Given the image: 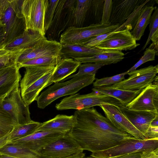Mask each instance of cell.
Wrapping results in <instances>:
<instances>
[{
  "mask_svg": "<svg viewBox=\"0 0 158 158\" xmlns=\"http://www.w3.org/2000/svg\"><path fill=\"white\" fill-rule=\"evenodd\" d=\"M158 55L157 52L154 49H151L148 48L146 49L143 56L140 60L127 71L128 73L136 70V69L143 63L155 60L156 55Z\"/></svg>",
  "mask_w": 158,
  "mask_h": 158,
  "instance_id": "obj_38",
  "label": "cell"
},
{
  "mask_svg": "<svg viewBox=\"0 0 158 158\" xmlns=\"http://www.w3.org/2000/svg\"><path fill=\"white\" fill-rule=\"evenodd\" d=\"M59 1V0L49 1V5L46 12L44 20V28L45 32L52 24L54 14Z\"/></svg>",
  "mask_w": 158,
  "mask_h": 158,
  "instance_id": "obj_37",
  "label": "cell"
},
{
  "mask_svg": "<svg viewBox=\"0 0 158 158\" xmlns=\"http://www.w3.org/2000/svg\"><path fill=\"white\" fill-rule=\"evenodd\" d=\"M146 0H113L110 23L120 26L128 17Z\"/></svg>",
  "mask_w": 158,
  "mask_h": 158,
  "instance_id": "obj_16",
  "label": "cell"
},
{
  "mask_svg": "<svg viewBox=\"0 0 158 158\" xmlns=\"http://www.w3.org/2000/svg\"><path fill=\"white\" fill-rule=\"evenodd\" d=\"M140 158H158V148L142 152Z\"/></svg>",
  "mask_w": 158,
  "mask_h": 158,
  "instance_id": "obj_43",
  "label": "cell"
},
{
  "mask_svg": "<svg viewBox=\"0 0 158 158\" xmlns=\"http://www.w3.org/2000/svg\"><path fill=\"white\" fill-rule=\"evenodd\" d=\"M119 26L118 24L93 23L84 27L71 26L61 34L59 42L61 44L85 45L98 35L114 31Z\"/></svg>",
  "mask_w": 158,
  "mask_h": 158,
  "instance_id": "obj_4",
  "label": "cell"
},
{
  "mask_svg": "<svg viewBox=\"0 0 158 158\" xmlns=\"http://www.w3.org/2000/svg\"><path fill=\"white\" fill-rule=\"evenodd\" d=\"M81 64L73 58H61L55 66L51 77L52 82L55 83L63 80L75 72Z\"/></svg>",
  "mask_w": 158,
  "mask_h": 158,
  "instance_id": "obj_23",
  "label": "cell"
},
{
  "mask_svg": "<svg viewBox=\"0 0 158 158\" xmlns=\"http://www.w3.org/2000/svg\"><path fill=\"white\" fill-rule=\"evenodd\" d=\"M142 90H124L113 88L111 86L92 89L93 92L110 96L117 99L124 106H126L135 98Z\"/></svg>",
  "mask_w": 158,
  "mask_h": 158,
  "instance_id": "obj_24",
  "label": "cell"
},
{
  "mask_svg": "<svg viewBox=\"0 0 158 158\" xmlns=\"http://www.w3.org/2000/svg\"><path fill=\"white\" fill-rule=\"evenodd\" d=\"M123 115L142 133L145 135L151 122L158 113L130 109L124 106L119 107Z\"/></svg>",
  "mask_w": 158,
  "mask_h": 158,
  "instance_id": "obj_17",
  "label": "cell"
},
{
  "mask_svg": "<svg viewBox=\"0 0 158 158\" xmlns=\"http://www.w3.org/2000/svg\"><path fill=\"white\" fill-rule=\"evenodd\" d=\"M41 123L32 120L27 124L14 126L12 130L8 134L7 143L35 132Z\"/></svg>",
  "mask_w": 158,
  "mask_h": 158,
  "instance_id": "obj_29",
  "label": "cell"
},
{
  "mask_svg": "<svg viewBox=\"0 0 158 158\" xmlns=\"http://www.w3.org/2000/svg\"><path fill=\"white\" fill-rule=\"evenodd\" d=\"M23 1L0 0V23L3 26L5 34L4 47L26 30L21 11Z\"/></svg>",
  "mask_w": 158,
  "mask_h": 158,
  "instance_id": "obj_2",
  "label": "cell"
},
{
  "mask_svg": "<svg viewBox=\"0 0 158 158\" xmlns=\"http://www.w3.org/2000/svg\"><path fill=\"white\" fill-rule=\"evenodd\" d=\"M73 123V115L58 114L53 118L42 123L35 132L49 131L67 134L71 130Z\"/></svg>",
  "mask_w": 158,
  "mask_h": 158,
  "instance_id": "obj_20",
  "label": "cell"
},
{
  "mask_svg": "<svg viewBox=\"0 0 158 158\" xmlns=\"http://www.w3.org/2000/svg\"><path fill=\"white\" fill-rule=\"evenodd\" d=\"M85 158H94L93 157L90 156L86 157H85Z\"/></svg>",
  "mask_w": 158,
  "mask_h": 158,
  "instance_id": "obj_53",
  "label": "cell"
},
{
  "mask_svg": "<svg viewBox=\"0 0 158 158\" xmlns=\"http://www.w3.org/2000/svg\"><path fill=\"white\" fill-rule=\"evenodd\" d=\"M104 51L91 48L85 45L62 44L59 56L60 58L74 59L89 57L102 53Z\"/></svg>",
  "mask_w": 158,
  "mask_h": 158,
  "instance_id": "obj_22",
  "label": "cell"
},
{
  "mask_svg": "<svg viewBox=\"0 0 158 158\" xmlns=\"http://www.w3.org/2000/svg\"><path fill=\"white\" fill-rule=\"evenodd\" d=\"M150 1L147 0L140 5L128 17L125 23L114 30V32L120 31L125 30H128L130 31L131 30L132 31L136 24L141 9Z\"/></svg>",
  "mask_w": 158,
  "mask_h": 158,
  "instance_id": "obj_34",
  "label": "cell"
},
{
  "mask_svg": "<svg viewBox=\"0 0 158 158\" xmlns=\"http://www.w3.org/2000/svg\"><path fill=\"white\" fill-rule=\"evenodd\" d=\"M62 44L55 40H49L45 37L33 46L17 52L15 61L17 64L39 57L59 56Z\"/></svg>",
  "mask_w": 158,
  "mask_h": 158,
  "instance_id": "obj_11",
  "label": "cell"
},
{
  "mask_svg": "<svg viewBox=\"0 0 158 158\" xmlns=\"http://www.w3.org/2000/svg\"><path fill=\"white\" fill-rule=\"evenodd\" d=\"M158 73V64L150 65L128 73L129 77L111 86L126 90H142L152 83Z\"/></svg>",
  "mask_w": 158,
  "mask_h": 158,
  "instance_id": "obj_9",
  "label": "cell"
},
{
  "mask_svg": "<svg viewBox=\"0 0 158 158\" xmlns=\"http://www.w3.org/2000/svg\"><path fill=\"white\" fill-rule=\"evenodd\" d=\"M95 75L77 76L64 82L55 83L42 92L36 101L38 108L43 109L57 99L76 94L82 88L92 84Z\"/></svg>",
  "mask_w": 158,
  "mask_h": 158,
  "instance_id": "obj_3",
  "label": "cell"
},
{
  "mask_svg": "<svg viewBox=\"0 0 158 158\" xmlns=\"http://www.w3.org/2000/svg\"><path fill=\"white\" fill-rule=\"evenodd\" d=\"M10 52L7 51L4 49L0 50V55H3L10 53Z\"/></svg>",
  "mask_w": 158,
  "mask_h": 158,
  "instance_id": "obj_51",
  "label": "cell"
},
{
  "mask_svg": "<svg viewBox=\"0 0 158 158\" xmlns=\"http://www.w3.org/2000/svg\"><path fill=\"white\" fill-rule=\"evenodd\" d=\"M115 32L113 31L99 35L89 41L85 45L89 47L96 48L102 41Z\"/></svg>",
  "mask_w": 158,
  "mask_h": 158,
  "instance_id": "obj_40",
  "label": "cell"
},
{
  "mask_svg": "<svg viewBox=\"0 0 158 158\" xmlns=\"http://www.w3.org/2000/svg\"><path fill=\"white\" fill-rule=\"evenodd\" d=\"M105 104L119 107L123 106L117 99L112 97L92 91L87 94L77 93L64 98L56 104L55 107L58 110L71 109L80 110Z\"/></svg>",
  "mask_w": 158,
  "mask_h": 158,
  "instance_id": "obj_5",
  "label": "cell"
},
{
  "mask_svg": "<svg viewBox=\"0 0 158 158\" xmlns=\"http://www.w3.org/2000/svg\"><path fill=\"white\" fill-rule=\"evenodd\" d=\"M8 134L0 138V149L7 143Z\"/></svg>",
  "mask_w": 158,
  "mask_h": 158,
  "instance_id": "obj_47",
  "label": "cell"
},
{
  "mask_svg": "<svg viewBox=\"0 0 158 158\" xmlns=\"http://www.w3.org/2000/svg\"><path fill=\"white\" fill-rule=\"evenodd\" d=\"M158 148V139L142 140L134 137L109 149L92 153L94 158H114L126 154L138 152L152 150Z\"/></svg>",
  "mask_w": 158,
  "mask_h": 158,
  "instance_id": "obj_6",
  "label": "cell"
},
{
  "mask_svg": "<svg viewBox=\"0 0 158 158\" xmlns=\"http://www.w3.org/2000/svg\"><path fill=\"white\" fill-rule=\"evenodd\" d=\"M5 34L3 25L0 23V50L4 47Z\"/></svg>",
  "mask_w": 158,
  "mask_h": 158,
  "instance_id": "obj_46",
  "label": "cell"
},
{
  "mask_svg": "<svg viewBox=\"0 0 158 158\" xmlns=\"http://www.w3.org/2000/svg\"><path fill=\"white\" fill-rule=\"evenodd\" d=\"M49 5L48 0H23L21 11L26 30L37 32L44 36L45 15Z\"/></svg>",
  "mask_w": 158,
  "mask_h": 158,
  "instance_id": "obj_7",
  "label": "cell"
},
{
  "mask_svg": "<svg viewBox=\"0 0 158 158\" xmlns=\"http://www.w3.org/2000/svg\"><path fill=\"white\" fill-rule=\"evenodd\" d=\"M128 73L127 71H126L110 77L96 79L93 83V86L97 88L117 84L124 80L125 75L127 74Z\"/></svg>",
  "mask_w": 158,
  "mask_h": 158,
  "instance_id": "obj_35",
  "label": "cell"
},
{
  "mask_svg": "<svg viewBox=\"0 0 158 158\" xmlns=\"http://www.w3.org/2000/svg\"><path fill=\"white\" fill-rule=\"evenodd\" d=\"M65 134L53 131H38L7 144L23 146L38 153L43 148Z\"/></svg>",
  "mask_w": 158,
  "mask_h": 158,
  "instance_id": "obj_13",
  "label": "cell"
},
{
  "mask_svg": "<svg viewBox=\"0 0 158 158\" xmlns=\"http://www.w3.org/2000/svg\"><path fill=\"white\" fill-rule=\"evenodd\" d=\"M10 65L6 67L0 68V76L3 73L8 69Z\"/></svg>",
  "mask_w": 158,
  "mask_h": 158,
  "instance_id": "obj_50",
  "label": "cell"
},
{
  "mask_svg": "<svg viewBox=\"0 0 158 158\" xmlns=\"http://www.w3.org/2000/svg\"><path fill=\"white\" fill-rule=\"evenodd\" d=\"M61 58L59 56L39 57L26 61L17 64L20 69L27 66H55Z\"/></svg>",
  "mask_w": 158,
  "mask_h": 158,
  "instance_id": "obj_30",
  "label": "cell"
},
{
  "mask_svg": "<svg viewBox=\"0 0 158 158\" xmlns=\"http://www.w3.org/2000/svg\"><path fill=\"white\" fill-rule=\"evenodd\" d=\"M73 116V126L68 134L84 151L104 150L134 137L116 127L93 107L77 110Z\"/></svg>",
  "mask_w": 158,
  "mask_h": 158,
  "instance_id": "obj_1",
  "label": "cell"
},
{
  "mask_svg": "<svg viewBox=\"0 0 158 158\" xmlns=\"http://www.w3.org/2000/svg\"><path fill=\"white\" fill-rule=\"evenodd\" d=\"M83 151L78 143L67 134L38 153L42 158H64L83 152Z\"/></svg>",
  "mask_w": 158,
  "mask_h": 158,
  "instance_id": "obj_10",
  "label": "cell"
},
{
  "mask_svg": "<svg viewBox=\"0 0 158 158\" xmlns=\"http://www.w3.org/2000/svg\"><path fill=\"white\" fill-rule=\"evenodd\" d=\"M54 69L21 91L22 98L26 105L29 106L33 102L36 100L40 92L52 83L51 77Z\"/></svg>",
  "mask_w": 158,
  "mask_h": 158,
  "instance_id": "obj_21",
  "label": "cell"
},
{
  "mask_svg": "<svg viewBox=\"0 0 158 158\" xmlns=\"http://www.w3.org/2000/svg\"><path fill=\"white\" fill-rule=\"evenodd\" d=\"M104 65L103 64L96 63H87L81 64L78 67L79 70L77 73L70 75L60 82H62L69 79L77 76L95 75L98 70Z\"/></svg>",
  "mask_w": 158,
  "mask_h": 158,
  "instance_id": "obj_32",
  "label": "cell"
},
{
  "mask_svg": "<svg viewBox=\"0 0 158 158\" xmlns=\"http://www.w3.org/2000/svg\"><path fill=\"white\" fill-rule=\"evenodd\" d=\"M21 76L17 64L10 65L0 76V99H4L19 87Z\"/></svg>",
  "mask_w": 158,
  "mask_h": 158,
  "instance_id": "obj_18",
  "label": "cell"
},
{
  "mask_svg": "<svg viewBox=\"0 0 158 158\" xmlns=\"http://www.w3.org/2000/svg\"><path fill=\"white\" fill-rule=\"evenodd\" d=\"M15 55L16 52H10L6 54L0 55V68L16 63L15 61Z\"/></svg>",
  "mask_w": 158,
  "mask_h": 158,
  "instance_id": "obj_41",
  "label": "cell"
},
{
  "mask_svg": "<svg viewBox=\"0 0 158 158\" xmlns=\"http://www.w3.org/2000/svg\"><path fill=\"white\" fill-rule=\"evenodd\" d=\"M0 154L15 158H42L38 153L27 148L8 144L0 149Z\"/></svg>",
  "mask_w": 158,
  "mask_h": 158,
  "instance_id": "obj_28",
  "label": "cell"
},
{
  "mask_svg": "<svg viewBox=\"0 0 158 158\" xmlns=\"http://www.w3.org/2000/svg\"><path fill=\"white\" fill-rule=\"evenodd\" d=\"M150 126L158 127V114L156 115L152 120Z\"/></svg>",
  "mask_w": 158,
  "mask_h": 158,
  "instance_id": "obj_49",
  "label": "cell"
},
{
  "mask_svg": "<svg viewBox=\"0 0 158 158\" xmlns=\"http://www.w3.org/2000/svg\"><path fill=\"white\" fill-rule=\"evenodd\" d=\"M112 6V0H105L103 9L100 24H110V20Z\"/></svg>",
  "mask_w": 158,
  "mask_h": 158,
  "instance_id": "obj_39",
  "label": "cell"
},
{
  "mask_svg": "<svg viewBox=\"0 0 158 158\" xmlns=\"http://www.w3.org/2000/svg\"><path fill=\"white\" fill-rule=\"evenodd\" d=\"M44 37L38 32L25 30L6 45L4 49L10 52H18L33 46Z\"/></svg>",
  "mask_w": 158,
  "mask_h": 158,
  "instance_id": "obj_19",
  "label": "cell"
},
{
  "mask_svg": "<svg viewBox=\"0 0 158 158\" xmlns=\"http://www.w3.org/2000/svg\"><path fill=\"white\" fill-rule=\"evenodd\" d=\"M3 99H0V138L9 133L15 126L11 117L2 107Z\"/></svg>",
  "mask_w": 158,
  "mask_h": 158,
  "instance_id": "obj_31",
  "label": "cell"
},
{
  "mask_svg": "<svg viewBox=\"0 0 158 158\" xmlns=\"http://www.w3.org/2000/svg\"><path fill=\"white\" fill-rule=\"evenodd\" d=\"M124 54L122 51H104L103 52L92 56L74 59L81 63H91L103 64L104 65L115 64L124 58Z\"/></svg>",
  "mask_w": 158,
  "mask_h": 158,
  "instance_id": "obj_25",
  "label": "cell"
},
{
  "mask_svg": "<svg viewBox=\"0 0 158 158\" xmlns=\"http://www.w3.org/2000/svg\"><path fill=\"white\" fill-rule=\"evenodd\" d=\"M154 11L151 15L149 23V30L150 33L147 40L141 49L139 51L144 50L150 43L152 36L157 31H158V8L154 7Z\"/></svg>",
  "mask_w": 158,
  "mask_h": 158,
  "instance_id": "obj_36",
  "label": "cell"
},
{
  "mask_svg": "<svg viewBox=\"0 0 158 158\" xmlns=\"http://www.w3.org/2000/svg\"><path fill=\"white\" fill-rule=\"evenodd\" d=\"M158 78L156 76L152 83L143 89L126 107L134 110L158 113Z\"/></svg>",
  "mask_w": 158,
  "mask_h": 158,
  "instance_id": "obj_12",
  "label": "cell"
},
{
  "mask_svg": "<svg viewBox=\"0 0 158 158\" xmlns=\"http://www.w3.org/2000/svg\"><path fill=\"white\" fill-rule=\"evenodd\" d=\"M99 106L102 110L106 117L116 127L137 139H148L144 135L135 127L123 115L119 107L110 104H105Z\"/></svg>",
  "mask_w": 158,
  "mask_h": 158,
  "instance_id": "obj_14",
  "label": "cell"
},
{
  "mask_svg": "<svg viewBox=\"0 0 158 158\" xmlns=\"http://www.w3.org/2000/svg\"><path fill=\"white\" fill-rule=\"evenodd\" d=\"M145 135L148 139H158V127L150 126Z\"/></svg>",
  "mask_w": 158,
  "mask_h": 158,
  "instance_id": "obj_42",
  "label": "cell"
},
{
  "mask_svg": "<svg viewBox=\"0 0 158 158\" xmlns=\"http://www.w3.org/2000/svg\"><path fill=\"white\" fill-rule=\"evenodd\" d=\"M128 30L116 32L102 41L96 48L104 51L131 50L140 45Z\"/></svg>",
  "mask_w": 158,
  "mask_h": 158,
  "instance_id": "obj_15",
  "label": "cell"
},
{
  "mask_svg": "<svg viewBox=\"0 0 158 158\" xmlns=\"http://www.w3.org/2000/svg\"><path fill=\"white\" fill-rule=\"evenodd\" d=\"M74 12L75 21L76 24H80L84 20L87 11L89 9L92 0H77Z\"/></svg>",
  "mask_w": 158,
  "mask_h": 158,
  "instance_id": "obj_33",
  "label": "cell"
},
{
  "mask_svg": "<svg viewBox=\"0 0 158 158\" xmlns=\"http://www.w3.org/2000/svg\"><path fill=\"white\" fill-rule=\"evenodd\" d=\"M0 158H15L10 156L0 154Z\"/></svg>",
  "mask_w": 158,
  "mask_h": 158,
  "instance_id": "obj_52",
  "label": "cell"
},
{
  "mask_svg": "<svg viewBox=\"0 0 158 158\" xmlns=\"http://www.w3.org/2000/svg\"><path fill=\"white\" fill-rule=\"evenodd\" d=\"M142 153V152H134L121 155L114 158H140Z\"/></svg>",
  "mask_w": 158,
  "mask_h": 158,
  "instance_id": "obj_45",
  "label": "cell"
},
{
  "mask_svg": "<svg viewBox=\"0 0 158 158\" xmlns=\"http://www.w3.org/2000/svg\"><path fill=\"white\" fill-rule=\"evenodd\" d=\"M55 66H27L25 67V71L20 81L21 91L27 88L45 74L53 69Z\"/></svg>",
  "mask_w": 158,
  "mask_h": 158,
  "instance_id": "obj_26",
  "label": "cell"
},
{
  "mask_svg": "<svg viewBox=\"0 0 158 158\" xmlns=\"http://www.w3.org/2000/svg\"><path fill=\"white\" fill-rule=\"evenodd\" d=\"M151 40L152 43L148 48L151 49H154L157 52L158 50V31L156 32L152 37Z\"/></svg>",
  "mask_w": 158,
  "mask_h": 158,
  "instance_id": "obj_44",
  "label": "cell"
},
{
  "mask_svg": "<svg viewBox=\"0 0 158 158\" xmlns=\"http://www.w3.org/2000/svg\"><path fill=\"white\" fill-rule=\"evenodd\" d=\"M2 106L11 118L15 126L27 124L32 120L29 106L26 105L22 99L19 87L3 99Z\"/></svg>",
  "mask_w": 158,
  "mask_h": 158,
  "instance_id": "obj_8",
  "label": "cell"
},
{
  "mask_svg": "<svg viewBox=\"0 0 158 158\" xmlns=\"http://www.w3.org/2000/svg\"><path fill=\"white\" fill-rule=\"evenodd\" d=\"M154 9L153 6L146 5L141 9L133 29L130 32L136 41L141 39L147 26L149 24L152 14Z\"/></svg>",
  "mask_w": 158,
  "mask_h": 158,
  "instance_id": "obj_27",
  "label": "cell"
},
{
  "mask_svg": "<svg viewBox=\"0 0 158 158\" xmlns=\"http://www.w3.org/2000/svg\"><path fill=\"white\" fill-rule=\"evenodd\" d=\"M85 154L82 152L64 158H85Z\"/></svg>",
  "mask_w": 158,
  "mask_h": 158,
  "instance_id": "obj_48",
  "label": "cell"
}]
</instances>
